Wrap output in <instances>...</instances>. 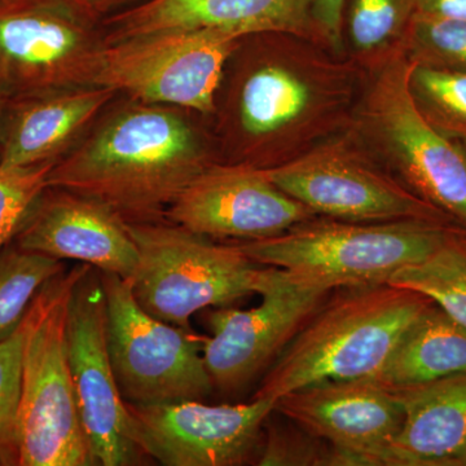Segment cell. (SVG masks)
Masks as SVG:
<instances>
[{
  "instance_id": "1",
  "label": "cell",
  "mask_w": 466,
  "mask_h": 466,
  "mask_svg": "<svg viewBox=\"0 0 466 466\" xmlns=\"http://www.w3.org/2000/svg\"><path fill=\"white\" fill-rule=\"evenodd\" d=\"M267 46L244 70L235 91V130L242 164H287L345 130L363 91L366 70L321 43L265 33Z\"/></svg>"
},
{
  "instance_id": "2",
  "label": "cell",
  "mask_w": 466,
  "mask_h": 466,
  "mask_svg": "<svg viewBox=\"0 0 466 466\" xmlns=\"http://www.w3.org/2000/svg\"><path fill=\"white\" fill-rule=\"evenodd\" d=\"M211 164L188 119L140 103L118 110L55 162L48 187L103 202L126 222H158Z\"/></svg>"
},
{
  "instance_id": "3",
  "label": "cell",
  "mask_w": 466,
  "mask_h": 466,
  "mask_svg": "<svg viewBox=\"0 0 466 466\" xmlns=\"http://www.w3.org/2000/svg\"><path fill=\"white\" fill-rule=\"evenodd\" d=\"M328 296L263 375L253 400L321 381L376 379L408 325L433 300L389 283Z\"/></svg>"
},
{
  "instance_id": "4",
  "label": "cell",
  "mask_w": 466,
  "mask_h": 466,
  "mask_svg": "<svg viewBox=\"0 0 466 466\" xmlns=\"http://www.w3.org/2000/svg\"><path fill=\"white\" fill-rule=\"evenodd\" d=\"M464 229L438 220L315 217L275 238L238 247L254 262L281 268L297 283L333 291L388 283L398 269L428 259Z\"/></svg>"
},
{
  "instance_id": "5",
  "label": "cell",
  "mask_w": 466,
  "mask_h": 466,
  "mask_svg": "<svg viewBox=\"0 0 466 466\" xmlns=\"http://www.w3.org/2000/svg\"><path fill=\"white\" fill-rule=\"evenodd\" d=\"M412 67L400 50L366 70L349 128L410 192L466 229V140L426 121L410 94Z\"/></svg>"
},
{
  "instance_id": "6",
  "label": "cell",
  "mask_w": 466,
  "mask_h": 466,
  "mask_svg": "<svg viewBox=\"0 0 466 466\" xmlns=\"http://www.w3.org/2000/svg\"><path fill=\"white\" fill-rule=\"evenodd\" d=\"M88 266L81 263L51 279L24 319L18 465H96L79 413L66 343L70 297Z\"/></svg>"
},
{
  "instance_id": "7",
  "label": "cell",
  "mask_w": 466,
  "mask_h": 466,
  "mask_svg": "<svg viewBox=\"0 0 466 466\" xmlns=\"http://www.w3.org/2000/svg\"><path fill=\"white\" fill-rule=\"evenodd\" d=\"M126 226L139 251L135 299L165 323L191 329L193 314L259 294L268 278L269 266L254 262L238 245L216 244L165 220Z\"/></svg>"
},
{
  "instance_id": "8",
  "label": "cell",
  "mask_w": 466,
  "mask_h": 466,
  "mask_svg": "<svg viewBox=\"0 0 466 466\" xmlns=\"http://www.w3.org/2000/svg\"><path fill=\"white\" fill-rule=\"evenodd\" d=\"M100 275L110 363L126 403L146 407L208 398L214 385L201 336L148 314L135 299L128 279Z\"/></svg>"
},
{
  "instance_id": "9",
  "label": "cell",
  "mask_w": 466,
  "mask_h": 466,
  "mask_svg": "<svg viewBox=\"0 0 466 466\" xmlns=\"http://www.w3.org/2000/svg\"><path fill=\"white\" fill-rule=\"evenodd\" d=\"M262 170L281 191L319 217L349 222L455 223L383 167L349 126L299 157Z\"/></svg>"
},
{
  "instance_id": "10",
  "label": "cell",
  "mask_w": 466,
  "mask_h": 466,
  "mask_svg": "<svg viewBox=\"0 0 466 466\" xmlns=\"http://www.w3.org/2000/svg\"><path fill=\"white\" fill-rule=\"evenodd\" d=\"M101 20L75 0L0 5V88L12 97L96 86Z\"/></svg>"
},
{
  "instance_id": "11",
  "label": "cell",
  "mask_w": 466,
  "mask_h": 466,
  "mask_svg": "<svg viewBox=\"0 0 466 466\" xmlns=\"http://www.w3.org/2000/svg\"><path fill=\"white\" fill-rule=\"evenodd\" d=\"M242 38L219 30H171L106 43L96 86L143 104L217 110L227 63Z\"/></svg>"
},
{
  "instance_id": "12",
  "label": "cell",
  "mask_w": 466,
  "mask_h": 466,
  "mask_svg": "<svg viewBox=\"0 0 466 466\" xmlns=\"http://www.w3.org/2000/svg\"><path fill=\"white\" fill-rule=\"evenodd\" d=\"M66 343L79 413L95 464H139L144 452L110 363L106 291L95 267H87L70 297Z\"/></svg>"
},
{
  "instance_id": "13",
  "label": "cell",
  "mask_w": 466,
  "mask_h": 466,
  "mask_svg": "<svg viewBox=\"0 0 466 466\" xmlns=\"http://www.w3.org/2000/svg\"><path fill=\"white\" fill-rule=\"evenodd\" d=\"M330 293L297 283L269 266L258 308L223 306L208 312L213 336L201 337V346L214 389L232 394L265 375Z\"/></svg>"
},
{
  "instance_id": "14",
  "label": "cell",
  "mask_w": 466,
  "mask_h": 466,
  "mask_svg": "<svg viewBox=\"0 0 466 466\" xmlns=\"http://www.w3.org/2000/svg\"><path fill=\"white\" fill-rule=\"evenodd\" d=\"M146 455L165 466H238L258 453L275 401L210 406L182 400L156 406L126 403Z\"/></svg>"
},
{
  "instance_id": "15",
  "label": "cell",
  "mask_w": 466,
  "mask_h": 466,
  "mask_svg": "<svg viewBox=\"0 0 466 466\" xmlns=\"http://www.w3.org/2000/svg\"><path fill=\"white\" fill-rule=\"evenodd\" d=\"M319 217L281 191L262 168L211 164L188 184L167 219L208 238L257 241Z\"/></svg>"
},
{
  "instance_id": "16",
  "label": "cell",
  "mask_w": 466,
  "mask_h": 466,
  "mask_svg": "<svg viewBox=\"0 0 466 466\" xmlns=\"http://www.w3.org/2000/svg\"><path fill=\"white\" fill-rule=\"evenodd\" d=\"M274 410L337 449L355 453L364 466H383L404 420L394 392L376 379L312 383L279 398Z\"/></svg>"
},
{
  "instance_id": "17",
  "label": "cell",
  "mask_w": 466,
  "mask_h": 466,
  "mask_svg": "<svg viewBox=\"0 0 466 466\" xmlns=\"http://www.w3.org/2000/svg\"><path fill=\"white\" fill-rule=\"evenodd\" d=\"M21 249L75 259L131 280L139 251L126 220L108 205L47 187L14 238Z\"/></svg>"
},
{
  "instance_id": "18",
  "label": "cell",
  "mask_w": 466,
  "mask_h": 466,
  "mask_svg": "<svg viewBox=\"0 0 466 466\" xmlns=\"http://www.w3.org/2000/svg\"><path fill=\"white\" fill-rule=\"evenodd\" d=\"M106 43L171 30L288 33L319 42L311 0H146L104 20ZM320 43V42H319Z\"/></svg>"
},
{
  "instance_id": "19",
  "label": "cell",
  "mask_w": 466,
  "mask_h": 466,
  "mask_svg": "<svg viewBox=\"0 0 466 466\" xmlns=\"http://www.w3.org/2000/svg\"><path fill=\"white\" fill-rule=\"evenodd\" d=\"M116 94L103 86H85L8 97L0 167L58 161Z\"/></svg>"
},
{
  "instance_id": "20",
  "label": "cell",
  "mask_w": 466,
  "mask_h": 466,
  "mask_svg": "<svg viewBox=\"0 0 466 466\" xmlns=\"http://www.w3.org/2000/svg\"><path fill=\"white\" fill-rule=\"evenodd\" d=\"M390 389L404 420L383 466H466V372Z\"/></svg>"
},
{
  "instance_id": "21",
  "label": "cell",
  "mask_w": 466,
  "mask_h": 466,
  "mask_svg": "<svg viewBox=\"0 0 466 466\" xmlns=\"http://www.w3.org/2000/svg\"><path fill=\"white\" fill-rule=\"evenodd\" d=\"M462 372H466V328L431 302L401 333L376 380L389 388H400Z\"/></svg>"
},
{
  "instance_id": "22",
  "label": "cell",
  "mask_w": 466,
  "mask_h": 466,
  "mask_svg": "<svg viewBox=\"0 0 466 466\" xmlns=\"http://www.w3.org/2000/svg\"><path fill=\"white\" fill-rule=\"evenodd\" d=\"M415 0H345L343 50L364 70L401 50Z\"/></svg>"
},
{
  "instance_id": "23",
  "label": "cell",
  "mask_w": 466,
  "mask_h": 466,
  "mask_svg": "<svg viewBox=\"0 0 466 466\" xmlns=\"http://www.w3.org/2000/svg\"><path fill=\"white\" fill-rule=\"evenodd\" d=\"M388 283L428 297L466 328V229L428 259L398 269Z\"/></svg>"
},
{
  "instance_id": "24",
  "label": "cell",
  "mask_w": 466,
  "mask_h": 466,
  "mask_svg": "<svg viewBox=\"0 0 466 466\" xmlns=\"http://www.w3.org/2000/svg\"><path fill=\"white\" fill-rule=\"evenodd\" d=\"M63 271L60 259L14 241L0 249V342L17 332L38 291Z\"/></svg>"
},
{
  "instance_id": "25",
  "label": "cell",
  "mask_w": 466,
  "mask_h": 466,
  "mask_svg": "<svg viewBox=\"0 0 466 466\" xmlns=\"http://www.w3.org/2000/svg\"><path fill=\"white\" fill-rule=\"evenodd\" d=\"M410 90L429 124L447 137L466 140V72L413 66Z\"/></svg>"
},
{
  "instance_id": "26",
  "label": "cell",
  "mask_w": 466,
  "mask_h": 466,
  "mask_svg": "<svg viewBox=\"0 0 466 466\" xmlns=\"http://www.w3.org/2000/svg\"><path fill=\"white\" fill-rule=\"evenodd\" d=\"M401 51L416 66L466 72V18L413 15Z\"/></svg>"
},
{
  "instance_id": "27",
  "label": "cell",
  "mask_w": 466,
  "mask_h": 466,
  "mask_svg": "<svg viewBox=\"0 0 466 466\" xmlns=\"http://www.w3.org/2000/svg\"><path fill=\"white\" fill-rule=\"evenodd\" d=\"M54 165L0 167V249L14 241L27 214L47 188Z\"/></svg>"
},
{
  "instance_id": "28",
  "label": "cell",
  "mask_w": 466,
  "mask_h": 466,
  "mask_svg": "<svg viewBox=\"0 0 466 466\" xmlns=\"http://www.w3.org/2000/svg\"><path fill=\"white\" fill-rule=\"evenodd\" d=\"M24 321L17 332L0 342V453L5 465H18L17 413L23 372Z\"/></svg>"
},
{
  "instance_id": "29",
  "label": "cell",
  "mask_w": 466,
  "mask_h": 466,
  "mask_svg": "<svg viewBox=\"0 0 466 466\" xmlns=\"http://www.w3.org/2000/svg\"><path fill=\"white\" fill-rule=\"evenodd\" d=\"M259 451L257 464L260 466H328L330 444L291 422V426H271Z\"/></svg>"
},
{
  "instance_id": "30",
  "label": "cell",
  "mask_w": 466,
  "mask_h": 466,
  "mask_svg": "<svg viewBox=\"0 0 466 466\" xmlns=\"http://www.w3.org/2000/svg\"><path fill=\"white\" fill-rule=\"evenodd\" d=\"M345 0H311V17L319 42L334 54L343 50L342 16Z\"/></svg>"
},
{
  "instance_id": "31",
  "label": "cell",
  "mask_w": 466,
  "mask_h": 466,
  "mask_svg": "<svg viewBox=\"0 0 466 466\" xmlns=\"http://www.w3.org/2000/svg\"><path fill=\"white\" fill-rule=\"evenodd\" d=\"M416 14L466 18V0H415Z\"/></svg>"
},
{
  "instance_id": "32",
  "label": "cell",
  "mask_w": 466,
  "mask_h": 466,
  "mask_svg": "<svg viewBox=\"0 0 466 466\" xmlns=\"http://www.w3.org/2000/svg\"><path fill=\"white\" fill-rule=\"evenodd\" d=\"M146 0H106V16L134 7Z\"/></svg>"
},
{
  "instance_id": "33",
  "label": "cell",
  "mask_w": 466,
  "mask_h": 466,
  "mask_svg": "<svg viewBox=\"0 0 466 466\" xmlns=\"http://www.w3.org/2000/svg\"><path fill=\"white\" fill-rule=\"evenodd\" d=\"M75 2L100 18L106 16V0H75Z\"/></svg>"
},
{
  "instance_id": "34",
  "label": "cell",
  "mask_w": 466,
  "mask_h": 466,
  "mask_svg": "<svg viewBox=\"0 0 466 466\" xmlns=\"http://www.w3.org/2000/svg\"><path fill=\"white\" fill-rule=\"evenodd\" d=\"M7 94L0 88V149H2V122L3 113H5V103H7Z\"/></svg>"
},
{
  "instance_id": "35",
  "label": "cell",
  "mask_w": 466,
  "mask_h": 466,
  "mask_svg": "<svg viewBox=\"0 0 466 466\" xmlns=\"http://www.w3.org/2000/svg\"><path fill=\"white\" fill-rule=\"evenodd\" d=\"M0 465H5V458H3L2 453H0Z\"/></svg>"
},
{
  "instance_id": "36",
  "label": "cell",
  "mask_w": 466,
  "mask_h": 466,
  "mask_svg": "<svg viewBox=\"0 0 466 466\" xmlns=\"http://www.w3.org/2000/svg\"><path fill=\"white\" fill-rule=\"evenodd\" d=\"M9 0H0V5H3V3H7Z\"/></svg>"
}]
</instances>
